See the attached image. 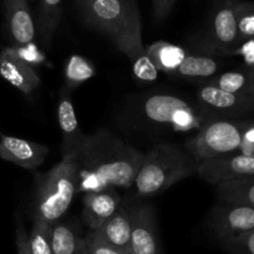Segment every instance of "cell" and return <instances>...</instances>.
<instances>
[{
    "mask_svg": "<svg viewBox=\"0 0 254 254\" xmlns=\"http://www.w3.org/2000/svg\"><path fill=\"white\" fill-rule=\"evenodd\" d=\"M176 0H153V15L156 22H161L169 16Z\"/></svg>",
    "mask_w": 254,
    "mask_h": 254,
    "instance_id": "f546056e",
    "label": "cell"
},
{
    "mask_svg": "<svg viewBox=\"0 0 254 254\" xmlns=\"http://www.w3.org/2000/svg\"><path fill=\"white\" fill-rule=\"evenodd\" d=\"M57 121L62 135V158H74L86 135L79 128L76 111L68 96H62L60 98L57 106Z\"/></svg>",
    "mask_w": 254,
    "mask_h": 254,
    "instance_id": "2e32d148",
    "label": "cell"
},
{
    "mask_svg": "<svg viewBox=\"0 0 254 254\" xmlns=\"http://www.w3.org/2000/svg\"><path fill=\"white\" fill-rule=\"evenodd\" d=\"M240 153L242 154H253L254 153V121H250L247 129L243 135L242 148Z\"/></svg>",
    "mask_w": 254,
    "mask_h": 254,
    "instance_id": "1f68e13d",
    "label": "cell"
},
{
    "mask_svg": "<svg viewBox=\"0 0 254 254\" xmlns=\"http://www.w3.org/2000/svg\"><path fill=\"white\" fill-rule=\"evenodd\" d=\"M96 74V68L86 57L72 55L64 66V82L68 89L77 88L79 84L88 81Z\"/></svg>",
    "mask_w": 254,
    "mask_h": 254,
    "instance_id": "cb8c5ba5",
    "label": "cell"
},
{
    "mask_svg": "<svg viewBox=\"0 0 254 254\" xmlns=\"http://www.w3.org/2000/svg\"><path fill=\"white\" fill-rule=\"evenodd\" d=\"M196 174L212 185L251 178L254 176V153L226 154L201 161Z\"/></svg>",
    "mask_w": 254,
    "mask_h": 254,
    "instance_id": "52a82bcc",
    "label": "cell"
},
{
    "mask_svg": "<svg viewBox=\"0 0 254 254\" xmlns=\"http://www.w3.org/2000/svg\"><path fill=\"white\" fill-rule=\"evenodd\" d=\"M238 0H217L210 21L208 42L221 51H232L240 44L235 6Z\"/></svg>",
    "mask_w": 254,
    "mask_h": 254,
    "instance_id": "30bf717a",
    "label": "cell"
},
{
    "mask_svg": "<svg viewBox=\"0 0 254 254\" xmlns=\"http://www.w3.org/2000/svg\"><path fill=\"white\" fill-rule=\"evenodd\" d=\"M0 76L26 96L40 86L39 74L14 46L4 47L0 52Z\"/></svg>",
    "mask_w": 254,
    "mask_h": 254,
    "instance_id": "8fae6325",
    "label": "cell"
},
{
    "mask_svg": "<svg viewBox=\"0 0 254 254\" xmlns=\"http://www.w3.org/2000/svg\"><path fill=\"white\" fill-rule=\"evenodd\" d=\"M76 1H77V0H76Z\"/></svg>",
    "mask_w": 254,
    "mask_h": 254,
    "instance_id": "836d02e7",
    "label": "cell"
},
{
    "mask_svg": "<svg viewBox=\"0 0 254 254\" xmlns=\"http://www.w3.org/2000/svg\"><path fill=\"white\" fill-rule=\"evenodd\" d=\"M121 196L116 189H106L102 191L84 193L83 222L89 231H97L103 226L109 217L121 207Z\"/></svg>",
    "mask_w": 254,
    "mask_h": 254,
    "instance_id": "9a60e30c",
    "label": "cell"
},
{
    "mask_svg": "<svg viewBox=\"0 0 254 254\" xmlns=\"http://www.w3.org/2000/svg\"><path fill=\"white\" fill-rule=\"evenodd\" d=\"M134 64V72L138 78L144 81H154L158 77V69L153 64V62L149 60L146 54L144 56L139 57Z\"/></svg>",
    "mask_w": 254,
    "mask_h": 254,
    "instance_id": "f1b7e54d",
    "label": "cell"
},
{
    "mask_svg": "<svg viewBox=\"0 0 254 254\" xmlns=\"http://www.w3.org/2000/svg\"><path fill=\"white\" fill-rule=\"evenodd\" d=\"M215 186L221 202L250 206L254 208V176L226 181Z\"/></svg>",
    "mask_w": 254,
    "mask_h": 254,
    "instance_id": "44dd1931",
    "label": "cell"
},
{
    "mask_svg": "<svg viewBox=\"0 0 254 254\" xmlns=\"http://www.w3.org/2000/svg\"><path fill=\"white\" fill-rule=\"evenodd\" d=\"M62 15V0H39L37 30L44 47L49 49Z\"/></svg>",
    "mask_w": 254,
    "mask_h": 254,
    "instance_id": "ffe728a7",
    "label": "cell"
},
{
    "mask_svg": "<svg viewBox=\"0 0 254 254\" xmlns=\"http://www.w3.org/2000/svg\"><path fill=\"white\" fill-rule=\"evenodd\" d=\"M242 54H246V56L248 59H253L252 64H253V69H254V39L248 40V41L245 42L242 47Z\"/></svg>",
    "mask_w": 254,
    "mask_h": 254,
    "instance_id": "d6a6232c",
    "label": "cell"
},
{
    "mask_svg": "<svg viewBox=\"0 0 254 254\" xmlns=\"http://www.w3.org/2000/svg\"><path fill=\"white\" fill-rule=\"evenodd\" d=\"M218 71V62L210 55H188L171 77L178 78H212Z\"/></svg>",
    "mask_w": 254,
    "mask_h": 254,
    "instance_id": "7402d4cb",
    "label": "cell"
},
{
    "mask_svg": "<svg viewBox=\"0 0 254 254\" xmlns=\"http://www.w3.org/2000/svg\"><path fill=\"white\" fill-rule=\"evenodd\" d=\"M78 192V168L74 158H62L47 173L36 179L32 196L34 221L54 226L61 220Z\"/></svg>",
    "mask_w": 254,
    "mask_h": 254,
    "instance_id": "277c9868",
    "label": "cell"
},
{
    "mask_svg": "<svg viewBox=\"0 0 254 254\" xmlns=\"http://www.w3.org/2000/svg\"><path fill=\"white\" fill-rule=\"evenodd\" d=\"M52 248L54 254H88L81 230L67 222L52 226Z\"/></svg>",
    "mask_w": 254,
    "mask_h": 254,
    "instance_id": "ac0fdd59",
    "label": "cell"
},
{
    "mask_svg": "<svg viewBox=\"0 0 254 254\" xmlns=\"http://www.w3.org/2000/svg\"><path fill=\"white\" fill-rule=\"evenodd\" d=\"M88 26L103 34L130 61L145 55L136 0H77Z\"/></svg>",
    "mask_w": 254,
    "mask_h": 254,
    "instance_id": "7a4b0ae2",
    "label": "cell"
},
{
    "mask_svg": "<svg viewBox=\"0 0 254 254\" xmlns=\"http://www.w3.org/2000/svg\"><path fill=\"white\" fill-rule=\"evenodd\" d=\"M97 231L112 246L121 250L122 252L130 254L131 212H129L127 208L119 207L116 213Z\"/></svg>",
    "mask_w": 254,
    "mask_h": 254,
    "instance_id": "e0dca14e",
    "label": "cell"
},
{
    "mask_svg": "<svg viewBox=\"0 0 254 254\" xmlns=\"http://www.w3.org/2000/svg\"><path fill=\"white\" fill-rule=\"evenodd\" d=\"M248 123L250 121L232 118L212 119L186 141L185 150L197 163L226 154L240 153Z\"/></svg>",
    "mask_w": 254,
    "mask_h": 254,
    "instance_id": "5b68a950",
    "label": "cell"
},
{
    "mask_svg": "<svg viewBox=\"0 0 254 254\" xmlns=\"http://www.w3.org/2000/svg\"><path fill=\"white\" fill-rule=\"evenodd\" d=\"M16 250L17 254H31L29 245V235L22 225L21 220L16 217Z\"/></svg>",
    "mask_w": 254,
    "mask_h": 254,
    "instance_id": "4dcf8cb0",
    "label": "cell"
},
{
    "mask_svg": "<svg viewBox=\"0 0 254 254\" xmlns=\"http://www.w3.org/2000/svg\"><path fill=\"white\" fill-rule=\"evenodd\" d=\"M206 84L215 86L222 91L243 96H254V72L228 71L213 76Z\"/></svg>",
    "mask_w": 254,
    "mask_h": 254,
    "instance_id": "603a6c76",
    "label": "cell"
},
{
    "mask_svg": "<svg viewBox=\"0 0 254 254\" xmlns=\"http://www.w3.org/2000/svg\"><path fill=\"white\" fill-rule=\"evenodd\" d=\"M130 254H164L151 206H140L131 212Z\"/></svg>",
    "mask_w": 254,
    "mask_h": 254,
    "instance_id": "4fadbf2b",
    "label": "cell"
},
{
    "mask_svg": "<svg viewBox=\"0 0 254 254\" xmlns=\"http://www.w3.org/2000/svg\"><path fill=\"white\" fill-rule=\"evenodd\" d=\"M141 111L149 122L175 131L200 130L208 122L216 119L201 108L198 103L196 107L180 97L169 94L148 97L144 101Z\"/></svg>",
    "mask_w": 254,
    "mask_h": 254,
    "instance_id": "8992f818",
    "label": "cell"
},
{
    "mask_svg": "<svg viewBox=\"0 0 254 254\" xmlns=\"http://www.w3.org/2000/svg\"><path fill=\"white\" fill-rule=\"evenodd\" d=\"M84 243L88 254H127L107 242L98 231H89L84 236Z\"/></svg>",
    "mask_w": 254,
    "mask_h": 254,
    "instance_id": "83f0119b",
    "label": "cell"
},
{
    "mask_svg": "<svg viewBox=\"0 0 254 254\" xmlns=\"http://www.w3.org/2000/svg\"><path fill=\"white\" fill-rule=\"evenodd\" d=\"M197 103L213 118L240 116L254 112V96H243L203 84L196 94Z\"/></svg>",
    "mask_w": 254,
    "mask_h": 254,
    "instance_id": "9c48e42d",
    "label": "cell"
},
{
    "mask_svg": "<svg viewBox=\"0 0 254 254\" xmlns=\"http://www.w3.org/2000/svg\"><path fill=\"white\" fill-rule=\"evenodd\" d=\"M31 254H54L52 248V225L35 220L29 235Z\"/></svg>",
    "mask_w": 254,
    "mask_h": 254,
    "instance_id": "d4e9b609",
    "label": "cell"
},
{
    "mask_svg": "<svg viewBox=\"0 0 254 254\" xmlns=\"http://www.w3.org/2000/svg\"><path fill=\"white\" fill-rule=\"evenodd\" d=\"M198 163L185 150L174 144H158L141 163L134 186L143 197L158 195L197 171Z\"/></svg>",
    "mask_w": 254,
    "mask_h": 254,
    "instance_id": "3957f363",
    "label": "cell"
},
{
    "mask_svg": "<svg viewBox=\"0 0 254 254\" xmlns=\"http://www.w3.org/2000/svg\"><path fill=\"white\" fill-rule=\"evenodd\" d=\"M208 226L220 242L237 237L254 230V208L221 202L211 212Z\"/></svg>",
    "mask_w": 254,
    "mask_h": 254,
    "instance_id": "ba28073f",
    "label": "cell"
},
{
    "mask_svg": "<svg viewBox=\"0 0 254 254\" xmlns=\"http://www.w3.org/2000/svg\"><path fill=\"white\" fill-rule=\"evenodd\" d=\"M145 54L158 71L168 74L173 73L189 55L184 47L165 41L154 42L145 49Z\"/></svg>",
    "mask_w": 254,
    "mask_h": 254,
    "instance_id": "d6986e66",
    "label": "cell"
},
{
    "mask_svg": "<svg viewBox=\"0 0 254 254\" xmlns=\"http://www.w3.org/2000/svg\"><path fill=\"white\" fill-rule=\"evenodd\" d=\"M221 245L231 254H254V230L221 241Z\"/></svg>",
    "mask_w": 254,
    "mask_h": 254,
    "instance_id": "4316f807",
    "label": "cell"
},
{
    "mask_svg": "<svg viewBox=\"0 0 254 254\" xmlns=\"http://www.w3.org/2000/svg\"><path fill=\"white\" fill-rule=\"evenodd\" d=\"M235 12L240 42L254 39V2L237 1Z\"/></svg>",
    "mask_w": 254,
    "mask_h": 254,
    "instance_id": "484cf974",
    "label": "cell"
},
{
    "mask_svg": "<svg viewBox=\"0 0 254 254\" xmlns=\"http://www.w3.org/2000/svg\"><path fill=\"white\" fill-rule=\"evenodd\" d=\"M49 151L46 145L17 136L1 135L0 138V158L27 170L39 168L47 158Z\"/></svg>",
    "mask_w": 254,
    "mask_h": 254,
    "instance_id": "5bb4252c",
    "label": "cell"
},
{
    "mask_svg": "<svg viewBox=\"0 0 254 254\" xmlns=\"http://www.w3.org/2000/svg\"><path fill=\"white\" fill-rule=\"evenodd\" d=\"M144 155L106 129L86 135L74 156L78 168V192L131 188Z\"/></svg>",
    "mask_w": 254,
    "mask_h": 254,
    "instance_id": "6da1fadb",
    "label": "cell"
},
{
    "mask_svg": "<svg viewBox=\"0 0 254 254\" xmlns=\"http://www.w3.org/2000/svg\"><path fill=\"white\" fill-rule=\"evenodd\" d=\"M5 29L14 47H25L36 36V26L27 0H2Z\"/></svg>",
    "mask_w": 254,
    "mask_h": 254,
    "instance_id": "7c38bea8",
    "label": "cell"
}]
</instances>
